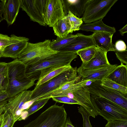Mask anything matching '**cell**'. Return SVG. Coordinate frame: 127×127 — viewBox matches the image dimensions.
Instances as JSON below:
<instances>
[{"label": "cell", "mask_w": 127, "mask_h": 127, "mask_svg": "<svg viewBox=\"0 0 127 127\" xmlns=\"http://www.w3.org/2000/svg\"><path fill=\"white\" fill-rule=\"evenodd\" d=\"M101 85L105 87L127 96V87L120 85L106 78L101 81Z\"/></svg>", "instance_id": "484cf974"}, {"label": "cell", "mask_w": 127, "mask_h": 127, "mask_svg": "<svg viewBox=\"0 0 127 127\" xmlns=\"http://www.w3.org/2000/svg\"><path fill=\"white\" fill-rule=\"evenodd\" d=\"M77 67H72L48 81L37 87L32 91L30 101L37 99L42 96L58 88L67 82L77 76Z\"/></svg>", "instance_id": "5b68a950"}, {"label": "cell", "mask_w": 127, "mask_h": 127, "mask_svg": "<svg viewBox=\"0 0 127 127\" xmlns=\"http://www.w3.org/2000/svg\"><path fill=\"white\" fill-rule=\"evenodd\" d=\"M50 98H39L34 101L27 109L23 111L19 121L25 119L40 109L47 103Z\"/></svg>", "instance_id": "603a6c76"}, {"label": "cell", "mask_w": 127, "mask_h": 127, "mask_svg": "<svg viewBox=\"0 0 127 127\" xmlns=\"http://www.w3.org/2000/svg\"><path fill=\"white\" fill-rule=\"evenodd\" d=\"M98 113L107 122L116 120H127V110L106 99L91 95Z\"/></svg>", "instance_id": "52a82bcc"}, {"label": "cell", "mask_w": 127, "mask_h": 127, "mask_svg": "<svg viewBox=\"0 0 127 127\" xmlns=\"http://www.w3.org/2000/svg\"><path fill=\"white\" fill-rule=\"evenodd\" d=\"M66 96L77 101L90 116L95 118L98 115V112L97 106L86 86L77 88Z\"/></svg>", "instance_id": "8fae6325"}, {"label": "cell", "mask_w": 127, "mask_h": 127, "mask_svg": "<svg viewBox=\"0 0 127 127\" xmlns=\"http://www.w3.org/2000/svg\"><path fill=\"white\" fill-rule=\"evenodd\" d=\"M80 30L94 32H105L114 34L116 32L115 28L106 25L100 19L93 22L82 24L80 27Z\"/></svg>", "instance_id": "44dd1931"}, {"label": "cell", "mask_w": 127, "mask_h": 127, "mask_svg": "<svg viewBox=\"0 0 127 127\" xmlns=\"http://www.w3.org/2000/svg\"><path fill=\"white\" fill-rule=\"evenodd\" d=\"M7 65L8 84L6 91L10 98L35 84V80L25 75L27 65L18 59L7 63Z\"/></svg>", "instance_id": "6da1fadb"}, {"label": "cell", "mask_w": 127, "mask_h": 127, "mask_svg": "<svg viewBox=\"0 0 127 127\" xmlns=\"http://www.w3.org/2000/svg\"><path fill=\"white\" fill-rule=\"evenodd\" d=\"M5 120L4 113L2 114L0 116V127H2L3 125Z\"/></svg>", "instance_id": "60d3db41"}, {"label": "cell", "mask_w": 127, "mask_h": 127, "mask_svg": "<svg viewBox=\"0 0 127 127\" xmlns=\"http://www.w3.org/2000/svg\"><path fill=\"white\" fill-rule=\"evenodd\" d=\"M65 16L70 11L78 18L82 17L84 12L87 0H61Z\"/></svg>", "instance_id": "e0dca14e"}, {"label": "cell", "mask_w": 127, "mask_h": 127, "mask_svg": "<svg viewBox=\"0 0 127 127\" xmlns=\"http://www.w3.org/2000/svg\"><path fill=\"white\" fill-rule=\"evenodd\" d=\"M71 65L57 67L40 78L35 84L37 87L48 81L71 67Z\"/></svg>", "instance_id": "d4e9b609"}, {"label": "cell", "mask_w": 127, "mask_h": 127, "mask_svg": "<svg viewBox=\"0 0 127 127\" xmlns=\"http://www.w3.org/2000/svg\"><path fill=\"white\" fill-rule=\"evenodd\" d=\"M64 127H75L72 124L69 118H67L65 123Z\"/></svg>", "instance_id": "f35d334b"}, {"label": "cell", "mask_w": 127, "mask_h": 127, "mask_svg": "<svg viewBox=\"0 0 127 127\" xmlns=\"http://www.w3.org/2000/svg\"><path fill=\"white\" fill-rule=\"evenodd\" d=\"M106 78L127 87V66L123 64L118 65Z\"/></svg>", "instance_id": "ffe728a7"}, {"label": "cell", "mask_w": 127, "mask_h": 127, "mask_svg": "<svg viewBox=\"0 0 127 127\" xmlns=\"http://www.w3.org/2000/svg\"><path fill=\"white\" fill-rule=\"evenodd\" d=\"M100 83L94 81L86 86L91 95L106 99L127 110V96L102 86Z\"/></svg>", "instance_id": "ba28073f"}, {"label": "cell", "mask_w": 127, "mask_h": 127, "mask_svg": "<svg viewBox=\"0 0 127 127\" xmlns=\"http://www.w3.org/2000/svg\"><path fill=\"white\" fill-rule=\"evenodd\" d=\"M64 105L56 103L24 127H64L67 114Z\"/></svg>", "instance_id": "277c9868"}, {"label": "cell", "mask_w": 127, "mask_h": 127, "mask_svg": "<svg viewBox=\"0 0 127 127\" xmlns=\"http://www.w3.org/2000/svg\"><path fill=\"white\" fill-rule=\"evenodd\" d=\"M32 93V91L25 90L8 99L4 112L11 114L15 123L20 119L23 111L28 108Z\"/></svg>", "instance_id": "9c48e42d"}, {"label": "cell", "mask_w": 127, "mask_h": 127, "mask_svg": "<svg viewBox=\"0 0 127 127\" xmlns=\"http://www.w3.org/2000/svg\"><path fill=\"white\" fill-rule=\"evenodd\" d=\"M50 40L46 39L35 43L29 42L17 59L27 66L33 65L47 60L59 52L51 47Z\"/></svg>", "instance_id": "3957f363"}, {"label": "cell", "mask_w": 127, "mask_h": 127, "mask_svg": "<svg viewBox=\"0 0 127 127\" xmlns=\"http://www.w3.org/2000/svg\"><path fill=\"white\" fill-rule=\"evenodd\" d=\"M5 20L8 26L12 24L16 20L21 7L20 0H3Z\"/></svg>", "instance_id": "ac0fdd59"}, {"label": "cell", "mask_w": 127, "mask_h": 127, "mask_svg": "<svg viewBox=\"0 0 127 127\" xmlns=\"http://www.w3.org/2000/svg\"><path fill=\"white\" fill-rule=\"evenodd\" d=\"M78 110L82 117L83 127H92L89 120L90 116L88 112L81 106L78 108Z\"/></svg>", "instance_id": "1f68e13d"}, {"label": "cell", "mask_w": 127, "mask_h": 127, "mask_svg": "<svg viewBox=\"0 0 127 127\" xmlns=\"http://www.w3.org/2000/svg\"><path fill=\"white\" fill-rule=\"evenodd\" d=\"M0 1V22L3 20H5V15L4 4L3 0Z\"/></svg>", "instance_id": "8d00e7d4"}, {"label": "cell", "mask_w": 127, "mask_h": 127, "mask_svg": "<svg viewBox=\"0 0 127 127\" xmlns=\"http://www.w3.org/2000/svg\"><path fill=\"white\" fill-rule=\"evenodd\" d=\"M66 16L70 27V33L80 30V27L83 22L81 18L77 17L70 11Z\"/></svg>", "instance_id": "f1b7e54d"}, {"label": "cell", "mask_w": 127, "mask_h": 127, "mask_svg": "<svg viewBox=\"0 0 127 127\" xmlns=\"http://www.w3.org/2000/svg\"><path fill=\"white\" fill-rule=\"evenodd\" d=\"M105 127H127V120H116L109 121Z\"/></svg>", "instance_id": "d6a6232c"}, {"label": "cell", "mask_w": 127, "mask_h": 127, "mask_svg": "<svg viewBox=\"0 0 127 127\" xmlns=\"http://www.w3.org/2000/svg\"><path fill=\"white\" fill-rule=\"evenodd\" d=\"M119 31L122 36H123L125 33L127 32V24H126L122 28L120 29Z\"/></svg>", "instance_id": "ab89813d"}, {"label": "cell", "mask_w": 127, "mask_h": 127, "mask_svg": "<svg viewBox=\"0 0 127 127\" xmlns=\"http://www.w3.org/2000/svg\"><path fill=\"white\" fill-rule=\"evenodd\" d=\"M97 48L95 46H92L79 50L76 53L80 57L82 63H85L89 62L94 57Z\"/></svg>", "instance_id": "4316f807"}, {"label": "cell", "mask_w": 127, "mask_h": 127, "mask_svg": "<svg viewBox=\"0 0 127 127\" xmlns=\"http://www.w3.org/2000/svg\"><path fill=\"white\" fill-rule=\"evenodd\" d=\"M13 41L12 34L10 37L7 35L0 33V58L2 57L5 48L12 43Z\"/></svg>", "instance_id": "f546056e"}, {"label": "cell", "mask_w": 127, "mask_h": 127, "mask_svg": "<svg viewBox=\"0 0 127 127\" xmlns=\"http://www.w3.org/2000/svg\"><path fill=\"white\" fill-rule=\"evenodd\" d=\"M21 7L31 21L45 26V15L48 0H20Z\"/></svg>", "instance_id": "30bf717a"}, {"label": "cell", "mask_w": 127, "mask_h": 127, "mask_svg": "<svg viewBox=\"0 0 127 127\" xmlns=\"http://www.w3.org/2000/svg\"><path fill=\"white\" fill-rule=\"evenodd\" d=\"M4 122L2 127H13L15 123L12 116L7 112H4Z\"/></svg>", "instance_id": "836d02e7"}, {"label": "cell", "mask_w": 127, "mask_h": 127, "mask_svg": "<svg viewBox=\"0 0 127 127\" xmlns=\"http://www.w3.org/2000/svg\"><path fill=\"white\" fill-rule=\"evenodd\" d=\"M51 98L53 100L57 102L80 105L79 104L77 101L67 96H54L52 97Z\"/></svg>", "instance_id": "4dcf8cb0"}, {"label": "cell", "mask_w": 127, "mask_h": 127, "mask_svg": "<svg viewBox=\"0 0 127 127\" xmlns=\"http://www.w3.org/2000/svg\"><path fill=\"white\" fill-rule=\"evenodd\" d=\"M77 36L71 43L59 50V52H75L82 49L95 46L91 35L77 33Z\"/></svg>", "instance_id": "9a60e30c"}, {"label": "cell", "mask_w": 127, "mask_h": 127, "mask_svg": "<svg viewBox=\"0 0 127 127\" xmlns=\"http://www.w3.org/2000/svg\"><path fill=\"white\" fill-rule=\"evenodd\" d=\"M8 99L0 103V108L6 105Z\"/></svg>", "instance_id": "b9f144b4"}, {"label": "cell", "mask_w": 127, "mask_h": 127, "mask_svg": "<svg viewBox=\"0 0 127 127\" xmlns=\"http://www.w3.org/2000/svg\"><path fill=\"white\" fill-rule=\"evenodd\" d=\"M107 53L97 47L94 57L88 62L82 63L79 67L89 69L110 65L111 64L108 60Z\"/></svg>", "instance_id": "d6986e66"}, {"label": "cell", "mask_w": 127, "mask_h": 127, "mask_svg": "<svg viewBox=\"0 0 127 127\" xmlns=\"http://www.w3.org/2000/svg\"><path fill=\"white\" fill-rule=\"evenodd\" d=\"M65 16L61 0H48L44 18L46 25L52 27Z\"/></svg>", "instance_id": "4fadbf2b"}, {"label": "cell", "mask_w": 127, "mask_h": 127, "mask_svg": "<svg viewBox=\"0 0 127 127\" xmlns=\"http://www.w3.org/2000/svg\"><path fill=\"white\" fill-rule=\"evenodd\" d=\"M9 98L6 90L0 93V103L8 99Z\"/></svg>", "instance_id": "74e56055"}, {"label": "cell", "mask_w": 127, "mask_h": 127, "mask_svg": "<svg viewBox=\"0 0 127 127\" xmlns=\"http://www.w3.org/2000/svg\"><path fill=\"white\" fill-rule=\"evenodd\" d=\"M77 36V33L75 35L69 33L64 37H57L55 40L51 41L50 47L53 50L58 52L72 42Z\"/></svg>", "instance_id": "cb8c5ba5"}, {"label": "cell", "mask_w": 127, "mask_h": 127, "mask_svg": "<svg viewBox=\"0 0 127 127\" xmlns=\"http://www.w3.org/2000/svg\"><path fill=\"white\" fill-rule=\"evenodd\" d=\"M116 50L119 51H123L127 50V46L125 42L122 40L117 41L114 45Z\"/></svg>", "instance_id": "d590c367"}, {"label": "cell", "mask_w": 127, "mask_h": 127, "mask_svg": "<svg viewBox=\"0 0 127 127\" xmlns=\"http://www.w3.org/2000/svg\"><path fill=\"white\" fill-rule=\"evenodd\" d=\"M115 64H110L89 69L79 67L77 68L78 76L80 81L90 80L93 81H101L111 72L117 66Z\"/></svg>", "instance_id": "7c38bea8"}, {"label": "cell", "mask_w": 127, "mask_h": 127, "mask_svg": "<svg viewBox=\"0 0 127 127\" xmlns=\"http://www.w3.org/2000/svg\"><path fill=\"white\" fill-rule=\"evenodd\" d=\"M118 0H87L82 17L85 24L102 19Z\"/></svg>", "instance_id": "8992f818"}, {"label": "cell", "mask_w": 127, "mask_h": 127, "mask_svg": "<svg viewBox=\"0 0 127 127\" xmlns=\"http://www.w3.org/2000/svg\"><path fill=\"white\" fill-rule=\"evenodd\" d=\"M12 34L13 38V42L5 48L2 57L16 59L27 46L29 39L25 37L17 36L14 34Z\"/></svg>", "instance_id": "5bb4252c"}, {"label": "cell", "mask_w": 127, "mask_h": 127, "mask_svg": "<svg viewBox=\"0 0 127 127\" xmlns=\"http://www.w3.org/2000/svg\"><path fill=\"white\" fill-rule=\"evenodd\" d=\"M8 84L7 63L0 62V93L6 90Z\"/></svg>", "instance_id": "83f0119b"}, {"label": "cell", "mask_w": 127, "mask_h": 127, "mask_svg": "<svg viewBox=\"0 0 127 127\" xmlns=\"http://www.w3.org/2000/svg\"><path fill=\"white\" fill-rule=\"evenodd\" d=\"M75 52H58L50 58L39 63L26 66L25 75L35 81L55 68L69 65L72 61L77 57Z\"/></svg>", "instance_id": "7a4b0ae2"}, {"label": "cell", "mask_w": 127, "mask_h": 127, "mask_svg": "<svg viewBox=\"0 0 127 127\" xmlns=\"http://www.w3.org/2000/svg\"><path fill=\"white\" fill-rule=\"evenodd\" d=\"M113 34L106 32H94L91 35L96 46L107 53L116 51L114 45L112 43Z\"/></svg>", "instance_id": "2e32d148"}, {"label": "cell", "mask_w": 127, "mask_h": 127, "mask_svg": "<svg viewBox=\"0 0 127 127\" xmlns=\"http://www.w3.org/2000/svg\"><path fill=\"white\" fill-rule=\"evenodd\" d=\"M52 27L54 34L58 37H64L70 33V27L66 16L57 22Z\"/></svg>", "instance_id": "7402d4cb"}, {"label": "cell", "mask_w": 127, "mask_h": 127, "mask_svg": "<svg viewBox=\"0 0 127 127\" xmlns=\"http://www.w3.org/2000/svg\"><path fill=\"white\" fill-rule=\"evenodd\" d=\"M5 105L3 106L0 108V116L2 114V113L4 111V108Z\"/></svg>", "instance_id": "7bdbcfd3"}, {"label": "cell", "mask_w": 127, "mask_h": 127, "mask_svg": "<svg viewBox=\"0 0 127 127\" xmlns=\"http://www.w3.org/2000/svg\"><path fill=\"white\" fill-rule=\"evenodd\" d=\"M117 57L121 62V64H125L127 66V50L123 51L116 50L115 51Z\"/></svg>", "instance_id": "e575fe53"}]
</instances>
